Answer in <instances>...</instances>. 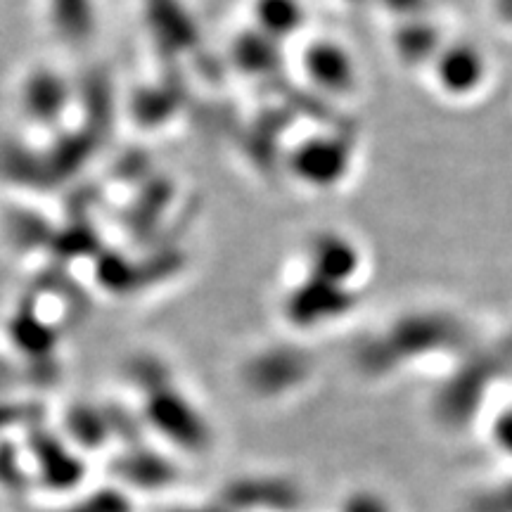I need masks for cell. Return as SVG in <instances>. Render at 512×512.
Returning <instances> with one entry per match:
<instances>
[{
	"mask_svg": "<svg viewBox=\"0 0 512 512\" xmlns=\"http://www.w3.org/2000/svg\"><path fill=\"white\" fill-rule=\"evenodd\" d=\"M332 512H403L389 491L373 484H356L337 496Z\"/></svg>",
	"mask_w": 512,
	"mask_h": 512,
	"instance_id": "6da1fadb",
	"label": "cell"
},
{
	"mask_svg": "<svg viewBox=\"0 0 512 512\" xmlns=\"http://www.w3.org/2000/svg\"><path fill=\"white\" fill-rule=\"evenodd\" d=\"M463 512H512V477L475 491Z\"/></svg>",
	"mask_w": 512,
	"mask_h": 512,
	"instance_id": "7a4b0ae2",
	"label": "cell"
}]
</instances>
